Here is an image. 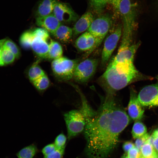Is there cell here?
Masks as SVG:
<instances>
[{"mask_svg": "<svg viewBox=\"0 0 158 158\" xmlns=\"http://www.w3.org/2000/svg\"><path fill=\"white\" fill-rule=\"evenodd\" d=\"M114 95L107 94L97 110L90 106L84 96L81 97L88 158L108 157L116 146L120 133L129 123L130 118Z\"/></svg>", "mask_w": 158, "mask_h": 158, "instance_id": "1", "label": "cell"}, {"mask_svg": "<svg viewBox=\"0 0 158 158\" xmlns=\"http://www.w3.org/2000/svg\"><path fill=\"white\" fill-rule=\"evenodd\" d=\"M142 76L133 62L115 63L110 61L98 81L107 94L114 95Z\"/></svg>", "mask_w": 158, "mask_h": 158, "instance_id": "2", "label": "cell"}, {"mask_svg": "<svg viewBox=\"0 0 158 158\" xmlns=\"http://www.w3.org/2000/svg\"><path fill=\"white\" fill-rule=\"evenodd\" d=\"M114 16L120 18L122 22L121 40L119 49L122 50L131 45L132 37L136 27L135 8L130 0H110Z\"/></svg>", "mask_w": 158, "mask_h": 158, "instance_id": "3", "label": "cell"}, {"mask_svg": "<svg viewBox=\"0 0 158 158\" xmlns=\"http://www.w3.org/2000/svg\"><path fill=\"white\" fill-rule=\"evenodd\" d=\"M79 61L78 59H70L63 56L54 60L51 63L54 75L60 81H67L71 79Z\"/></svg>", "mask_w": 158, "mask_h": 158, "instance_id": "4", "label": "cell"}, {"mask_svg": "<svg viewBox=\"0 0 158 158\" xmlns=\"http://www.w3.org/2000/svg\"><path fill=\"white\" fill-rule=\"evenodd\" d=\"M68 140L84 130L85 125V117L80 110H72L63 115Z\"/></svg>", "mask_w": 158, "mask_h": 158, "instance_id": "5", "label": "cell"}, {"mask_svg": "<svg viewBox=\"0 0 158 158\" xmlns=\"http://www.w3.org/2000/svg\"><path fill=\"white\" fill-rule=\"evenodd\" d=\"M98 60L95 58H87L78 63L74 70L73 79L77 82L85 83L93 76L97 69Z\"/></svg>", "mask_w": 158, "mask_h": 158, "instance_id": "6", "label": "cell"}, {"mask_svg": "<svg viewBox=\"0 0 158 158\" xmlns=\"http://www.w3.org/2000/svg\"><path fill=\"white\" fill-rule=\"evenodd\" d=\"M113 22L111 16L108 14L102 15L94 19L86 31L97 38L100 45L111 29Z\"/></svg>", "mask_w": 158, "mask_h": 158, "instance_id": "7", "label": "cell"}, {"mask_svg": "<svg viewBox=\"0 0 158 158\" xmlns=\"http://www.w3.org/2000/svg\"><path fill=\"white\" fill-rule=\"evenodd\" d=\"M122 26L119 24L106 38L101 56V64L104 66L108 61L122 36Z\"/></svg>", "mask_w": 158, "mask_h": 158, "instance_id": "8", "label": "cell"}, {"mask_svg": "<svg viewBox=\"0 0 158 158\" xmlns=\"http://www.w3.org/2000/svg\"><path fill=\"white\" fill-rule=\"evenodd\" d=\"M138 98L143 106H158V84H152L145 87L139 92Z\"/></svg>", "mask_w": 158, "mask_h": 158, "instance_id": "9", "label": "cell"}, {"mask_svg": "<svg viewBox=\"0 0 158 158\" xmlns=\"http://www.w3.org/2000/svg\"><path fill=\"white\" fill-rule=\"evenodd\" d=\"M53 13L61 23L75 21L78 18L68 4L58 1L54 6Z\"/></svg>", "mask_w": 158, "mask_h": 158, "instance_id": "10", "label": "cell"}, {"mask_svg": "<svg viewBox=\"0 0 158 158\" xmlns=\"http://www.w3.org/2000/svg\"><path fill=\"white\" fill-rule=\"evenodd\" d=\"M99 45L97 38L88 31L78 37L75 42L76 47L81 51H86L87 55L90 54Z\"/></svg>", "mask_w": 158, "mask_h": 158, "instance_id": "11", "label": "cell"}, {"mask_svg": "<svg viewBox=\"0 0 158 158\" xmlns=\"http://www.w3.org/2000/svg\"><path fill=\"white\" fill-rule=\"evenodd\" d=\"M139 101L135 91L130 90V100L128 106V115L135 121L139 120L143 117L144 109Z\"/></svg>", "mask_w": 158, "mask_h": 158, "instance_id": "12", "label": "cell"}, {"mask_svg": "<svg viewBox=\"0 0 158 158\" xmlns=\"http://www.w3.org/2000/svg\"><path fill=\"white\" fill-rule=\"evenodd\" d=\"M140 42L130 45L129 47L121 51L111 61L113 63L133 62L135 53L140 46Z\"/></svg>", "mask_w": 158, "mask_h": 158, "instance_id": "13", "label": "cell"}, {"mask_svg": "<svg viewBox=\"0 0 158 158\" xmlns=\"http://www.w3.org/2000/svg\"><path fill=\"white\" fill-rule=\"evenodd\" d=\"M36 23L37 25L52 35L61 25L53 13L46 16L36 17Z\"/></svg>", "mask_w": 158, "mask_h": 158, "instance_id": "14", "label": "cell"}, {"mask_svg": "<svg viewBox=\"0 0 158 158\" xmlns=\"http://www.w3.org/2000/svg\"><path fill=\"white\" fill-rule=\"evenodd\" d=\"M49 44L48 41L41 37L33 36L31 48L39 57L47 58L49 50Z\"/></svg>", "mask_w": 158, "mask_h": 158, "instance_id": "15", "label": "cell"}, {"mask_svg": "<svg viewBox=\"0 0 158 158\" xmlns=\"http://www.w3.org/2000/svg\"><path fill=\"white\" fill-rule=\"evenodd\" d=\"M94 19L91 12H87L85 13L78 20L72 28L73 35L76 36L87 31Z\"/></svg>", "mask_w": 158, "mask_h": 158, "instance_id": "16", "label": "cell"}, {"mask_svg": "<svg viewBox=\"0 0 158 158\" xmlns=\"http://www.w3.org/2000/svg\"><path fill=\"white\" fill-rule=\"evenodd\" d=\"M57 0H40L35 11L36 17L46 16L53 13Z\"/></svg>", "mask_w": 158, "mask_h": 158, "instance_id": "17", "label": "cell"}, {"mask_svg": "<svg viewBox=\"0 0 158 158\" xmlns=\"http://www.w3.org/2000/svg\"><path fill=\"white\" fill-rule=\"evenodd\" d=\"M53 35L61 42L67 43L71 41L73 35V29L68 26L61 25Z\"/></svg>", "mask_w": 158, "mask_h": 158, "instance_id": "18", "label": "cell"}, {"mask_svg": "<svg viewBox=\"0 0 158 158\" xmlns=\"http://www.w3.org/2000/svg\"><path fill=\"white\" fill-rule=\"evenodd\" d=\"M40 60H39L35 62L28 71V77L31 83L46 74L38 64Z\"/></svg>", "mask_w": 158, "mask_h": 158, "instance_id": "19", "label": "cell"}, {"mask_svg": "<svg viewBox=\"0 0 158 158\" xmlns=\"http://www.w3.org/2000/svg\"><path fill=\"white\" fill-rule=\"evenodd\" d=\"M63 50L61 45L51 39L49 44V50L47 58L55 59L62 56Z\"/></svg>", "mask_w": 158, "mask_h": 158, "instance_id": "20", "label": "cell"}, {"mask_svg": "<svg viewBox=\"0 0 158 158\" xmlns=\"http://www.w3.org/2000/svg\"><path fill=\"white\" fill-rule=\"evenodd\" d=\"M37 151V147L32 144L26 147L19 151L17 154L18 158H32Z\"/></svg>", "mask_w": 158, "mask_h": 158, "instance_id": "21", "label": "cell"}, {"mask_svg": "<svg viewBox=\"0 0 158 158\" xmlns=\"http://www.w3.org/2000/svg\"><path fill=\"white\" fill-rule=\"evenodd\" d=\"M147 129L145 126L139 120L135 121L132 130L133 138L136 139L142 136L147 133Z\"/></svg>", "mask_w": 158, "mask_h": 158, "instance_id": "22", "label": "cell"}, {"mask_svg": "<svg viewBox=\"0 0 158 158\" xmlns=\"http://www.w3.org/2000/svg\"><path fill=\"white\" fill-rule=\"evenodd\" d=\"M35 88L40 92H43L47 90L50 84V80L45 74L32 83Z\"/></svg>", "mask_w": 158, "mask_h": 158, "instance_id": "23", "label": "cell"}, {"mask_svg": "<svg viewBox=\"0 0 158 158\" xmlns=\"http://www.w3.org/2000/svg\"><path fill=\"white\" fill-rule=\"evenodd\" d=\"M140 152L142 158H152L158 154L154 147L147 142L142 146Z\"/></svg>", "mask_w": 158, "mask_h": 158, "instance_id": "24", "label": "cell"}, {"mask_svg": "<svg viewBox=\"0 0 158 158\" xmlns=\"http://www.w3.org/2000/svg\"><path fill=\"white\" fill-rule=\"evenodd\" d=\"M1 57L4 66L12 63L16 58L14 54L10 50L3 46L1 51Z\"/></svg>", "mask_w": 158, "mask_h": 158, "instance_id": "25", "label": "cell"}, {"mask_svg": "<svg viewBox=\"0 0 158 158\" xmlns=\"http://www.w3.org/2000/svg\"><path fill=\"white\" fill-rule=\"evenodd\" d=\"M33 39L32 30L24 32L21 35L20 43L22 47L25 49L31 48V45Z\"/></svg>", "mask_w": 158, "mask_h": 158, "instance_id": "26", "label": "cell"}, {"mask_svg": "<svg viewBox=\"0 0 158 158\" xmlns=\"http://www.w3.org/2000/svg\"><path fill=\"white\" fill-rule=\"evenodd\" d=\"M90 4L94 11L100 14L104 10L110 0H90Z\"/></svg>", "mask_w": 158, "mask_h": 158, "instance_id": "27", "label": "cell"}, {"mask_svg": "<svg viewBox=\"0 0 158 158\" xmlns=\"http://www.w3.org/2000/svg\"><path fill=\"white\" fill-rule=\"evenodd\" d=\"M3 46L10 50L14 54L16 58L18 59L20 57V49L17 45L11 40L6 39Z\"/></svg>", "mask_w": 158, "mask_h": 158, "instance_id": "28", "label": "cell"}, {"mask_svg": "<svg viewBox=\"0 0 158 158\" xmlns=\"http://www.w3.org/2000/svg\"><path fill=\"white\" fill-rule=\"evenodd\" d=\"M67 138L63 133L59 134L55 138L54 144L57 149L61 150L65 148Z\"/></svg>", "mask_w": 158, "mask_h": 158, "instance_id": "29", "label": "cell"}, {"mask_svg": "<svg viewBox=\"0 0 158 158\" xmlns=\"http://www.w3.org/2000/svg\"><path fill=\"white\" fill-rule=\"evenodd\" d=\"M150 136L149 133H146L141 137L137 138L135 141V145L139 151H140L142 146L145 142Z\"/></svg>", "mask_w": 158, "mask_h": 158, "instance_id": "30", "label": "cell"}, {"mask_svg": "<svg viewBox=\"0 0 158 158\" xmlns=\"http://www.w3.org/2000/svg\"><path fill=\"white\" fill-rule=\"evenodd\" d=\"M65 148L61 150L56 149L51 154L44 156L43 158H62L65 152Z\"/></svg>", "mask_w": 158, "mask_h": 158, "instance_id": "31", "label": "cell"}, {"mask_svg": "<svg viewBox=\"0 0 158 158\" xmlns=\"http://www.w3.org/2000/svg\"><path fill=\"white\" fill-rule=\"evenodd\" d=\"M56 149L54 143L47 145L44 147L42 150V153L44 156L48 155Z\"/></svg>", "mask_w": 158, "mask_h": 158, "instance_id": "32", "label": "cell"}, {"mask_svg": "<svg viewBox=\"0 0 158 158\" xmlns=\"http://www.w3.org/2000/svg\"><path fill=\"white\" fill-rule=\"evenodd\" d=\"M127 156L128 158H140V152L135 146L128 152Z\"/></svg>", "mask_w": 158, "mask_h": 158, "instance_id": "33", "label": "cell"}, {"mask_svg": "<svg viewBox=\"0 0 158 158\" xmlns=\"http://www.w3.org/2000/svg\"><path fill=\"white\" fill-rule=\"evenodd\" d=\"M135 146V145L131 142L127 141L125 142L123 144V147L125 152H128L131 149Z\"/></svg>", "mask_w": 158, "mask_h": 158, "instance_id": "34", "label": "cell"}, {"mask_svg": "<svg viewBox=\"0 0 158 158\" xmlns=\"http://www.w3.org/2000/svg\"><path fill=\"white\" fill-rule=\"evenodd\" d=\"M6 39H3L0 40V66H3L4 65L1 61V51L2 49L4 42Z\"/></svg>", "mask_w": 158, "mask_h": 158, "instance_id": "35", "label": "cell"}, {"mask_svg": "<svg viewBox=\"0 0 158 158\" xmlns=\"http://www.w3.org/2000/svg\"><path fill=\"white\" fill-rule=\"evenodd\" d=\"M153 144L154 148L158 154V137L154 138Z\"/></svg>", "mask_w": 158, "mask_h": 158, "instance_id": "36", "label": "cell"}, {"mask_svg": "<svg viewBox=\"0 0 158 158\" xmlns=\"http://www.w3.org/2000/svg\"><path fill=\"white\" fill-rule=\"evenodd\" d=\"M154 139V138L152 135L150 136L146 141L145 142H147L150 144L153 147V143Z\"/></svg>", "mask_w": 158, "mask_h": 158, "instance_id": "37", "label": "cell"}, {"mask_svg": "<svg viewBox=\"0 0 158 158\" xmlns=\"http://www.w3.org/2000/svg\"><path fill=\"white\" fill-rule=\"evenodd\" d=\"M152 135L154 137H158V128L154 130Z\"/></svg>", "mask_w": 158, "mask_h": 158, "instance_id": "38", "label": "cell"}, {"mask_svg": "<svg viewBox=\"0 0 158 158\" xmlns=\"http://www.w3.org/2000/svg\"><path fill=\"white\" fill-rule=\"evenodd\" d=\"M152 158H158V154L153 157Z\"/></svg>", "mask_w": 158, "mask_h": 158, "instance_id": "39", "label": "cell"}, {"mask_svg": "<svg viewBox=\"0 0 158 158\" xmlns=\"http://www.w3.org/2000/svg\"><path fill=\"white\" fill-rule=\"evenodd\" d=\"M122 158H128L127 157V156H126V155H124Z\"/></svg>", "mask_w": 158, "mask_h": 158, "instance_id": "40", "label": "cell"}, {"mask_svg": "<svg viewBox=\"0 0 158 158\" xmlns=\"http://www.w3.org/2000/svg\"><path fill=\"white\" fill-rule=\"evenodd\" d=\"M157 78L158 81V75L157 76Z\"/></svg>", "mask_w": 158, "mask_h": 158, "instance_id": "41", "label": "cell"}]
</instances>
